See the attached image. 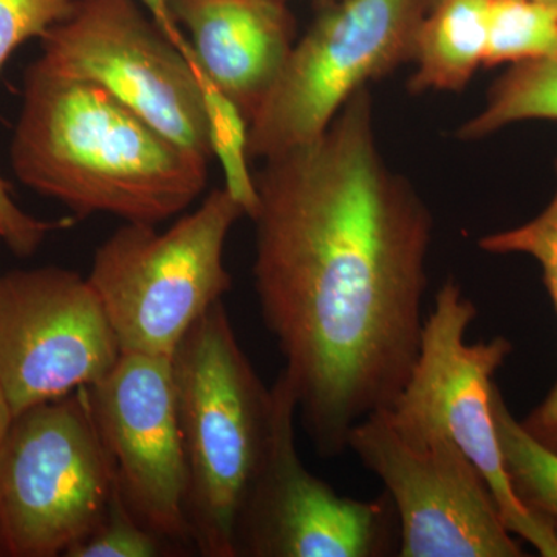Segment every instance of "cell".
<instances>
[{
  "label": "cell",
  "mask_w": 557,
  "mask_h": 557,
  "mask_svg": "<svg viewBox=\"0 0 557 557\" xmlns=\"http://www.w3.org/2000/svg\"><path fill=\"white\" fill-rule=\"evenodd\" d=\"M255 182L260 314L314 448L338 457L416 364L434 219L381 153L369 87Z\"/></svg>",
  "instance_id": "cell-1"
},
{
  "label": "cell",
  "mask_w": 557,
  "mask_h": 557,
  "mask_svg": "<svg viewBox=\"0 0 557 557\" xmlns=\"http://www.w3.org/2000/svg\"><path fill=\"white\" fill-rule=\"evenodd\" d=\"M491 0H442L417 35L410 94L460 91L485 65Z\"/></svg>",
  "instance_id": "cell-14"
},
{
  "label": "cell",
  "mask_w": 557,
  "mask_h": 557,
  "mask_svg": "<svg viewBox=\"0 0 557 557\" xmlns=\"http://www.w3.org/2000/svg\"><path fill=\"white\" fill-rule=\"evenodd\" d=\"M0 556H9L7 555V548L5 545H3L2 537H0Z\"/></svg>",
  "instance_id": "cell-27"
},
{
  "label": "cell",
  "mask_w": 557,
  "mask_h": 557,
  "mask_svg": "<svg viewBox=\"0 0 557 557\" xmlns=\"http://www.w3.org/2000/svg\"><path fill=\"white\" fill-rule=\"evenodd\" d=\"M347 449L386 487L398 518L397 556H525L486 480L449 438L406 442L379 410L351 429Z\"/></svg>",
  "instance_id": "cell-9"
},
{
  "label": "cell",
  "mask_w": 557,
  "mask_h": 557,
  "mask_svg": "<svg viewBox=\"0 0 557 557\" xmlns=\"http://www.w3.org/2000/svg\"><path fill=\"white\" fill-rule=\"evenodd\" d=\"M536 2L547 3V5H552L557 9V0H536Z\"/></svg>",
  "instance_id": "cell-26"
},
{
  "label": "cell",
  "mask_w": 557,
  "mask_h": 557,
  "mask_svg": "<svg viewBox=\"0 0 557 557\" xmlns=\"http://www.w3.org/2000/svg\"><path fill=\"white\" fill-rule=\"evenodd\" d=\"M14 416L9 405V399L3 395L2 388H0V446H2L3 440L9 434L11 423H13Z\"/></svg>",
  "instance_id": "cell-24"
},
{
  "label": "cell",
  "mask_w": 557,
  "mask_h": 557,
  "mask_svg": "<svg viewBox=\"0 0 557 557\" xmlns=\"http://www.w3.org/2000/svg\"><path fill=\"white\" fill-rule=\"evenodd\" d=\"M528 120L557 121V53L512 65L491 87L485 108L458 127L457 138L478 141Z\"/></svg>",
  "instance_id": "cell-15"
},
{
  "label": "cell",
  "mask_w": 557,
  "mask_h": 557,
  "mask_svg": "<svg viewBox=\"0 0 557 557\" xmlns=\"http://www.w3.org/2000/svg\"><path fill=\"white\" fill-rule=\"evenodd\" d=\"M479 247L491 255H525L536 260L557 313V190L547 208L516 228L487 234ZM531 437L557 454V381L547 397L520 421Z\"/></svg>",
  "instance_id": "cell-18"
},
{
  "label": "cell",
  "mask_w": 557,
  "mask_h": 557,
  "mask_svg": "<svg viewBox=\"0 0 557 557\" xmlns=\"http://www.w3.org/2000/svg\"><path fill=\"white\" fill-rule=\"evenodd\" d=\"M475 318L474 302L448 278L424 319L409 379L383 409L384 416L406 442L421 443L434 435L449 438L486 480L508 530L539 555L557 557L555 533L516 496L498 445L491 391L497 370L511 355V341L496 336L468 343Z\"/></svg>",
  "instance_id": "cell-5"
},
{
  "label": "cell",
  "mask_w": 557,
  "mask_h": 557,
  "mask_svg": "<svg viewBox=\"0 0 557 557\" xmlns=\"http://www.w3.org/2000/svg\"><path fill=\"white\" fill-rule=\"evenodd\" d=\"M245 215L225 188L159 233L124 222L94 256L89 282L121 354L171 358L180 341L230 292L225 244Z\"/></svg>",
  "instance_id": "cell-4"
},
{
  "label": "cell",
  "mask_w": 557,
  "mask_h": 557,
  "mask_svg": "<svg viewBox=\"0 0 557 557\" xmlns=\"http://www.w3.org/2000/svg\"><path fill=\"white\" fill-rule=\"evenodd\" d=\"M115 487L87 388L24 410L0 446L7 555L64 556L100 525Z\"/></svg>",
  "instance_id": "cell-6"
},
{
  "label": "cell",
  "mask_w": 557,
  "mask_h": 557,
  "mask_svg": "<svg viewBox=\"0 0 557 557\" xmlns=\"http://www.w3.org/2000/svg\"><path fill=\"white\" fill-rule=\"evenodd\" d=\"M170 544L135 519L115 487L104 519L94 533L73 545L65 557H159Z\"/></svg>",
  "instance_id": "cell-20"
},
{
  "label": "cell",
  "mask_w": 557,
  "mask_h": 557,
  "mask_svg": "<svg viewBox=\"0 0 557 557\" xmlns=\"http://www.w3.org/2000/svg\"><path fill=\"white\" fill-rule=\"evenodd\" d=\"M428 11V0H338L324 7L249 121V160L313 141L358 90L413 61Z\"/></svg>",
  "instance_id": "cell-7"
},
{
  "label": "cell",
  "mask_w": 557,
  "mask_h": 557,
  "mask_svg": "<svg viewBox=\"0 0 557 557\" xmlns=\"http://www.w3.org/2000/svg\"><path fill=\"white\" fill-rule=\"evenodd\" d=\"M78 0H0V73L22 44L42 39L67 20Z\"/></svg>",
  "instance_id": "cell-21"
},
{
  "label": "cell",
  "mask_w": 557,
  "mask_h": 557,
  "mask_svg": "<svg viewBox=\"0 0 557 557\" xmlns=\"http://www.w3.org/2000/svg\"><path fill=\"white\" fill-rule=\"evenodd\" d=\"M87 392L126 507L168 544H193L171 358L121 354Z\"/></svg>",
  "instance_id": "cell-12"
},
{
  "label": "cell",
  "mask_w": 557,
  "mask_h": 557,
  "mask_svg": "<svg viewBox=\"0 0 557 557\" xmlns=\"http://www.w3.org/2000/svg\"><path fill=\"white\" fill-rule=\"evenodd\" d=\"M138 2L148 10L161 30L166 33L175 44L185 36V33L182 32L174 16H172L171 0H138Z\"/></svg>",
  "instance_id": "cell-23"
},
{
  "label": "cell",
  "mask_w": 557,
  "mask_h": 557,
  "mask_svg": "<svg viewBox=\"0 0 557 557\" xmlns=\"http://www.w3.org/2000/svg\"><path fill=\"white\" fill-rule=\"evenodd\" d=\"M177 46L188 60L199 83L209 148L222 166L223 177H225L223 188L228 190L230 196L244 208L245 215L252 218L259 201L255 175H251L248 168V120L234 101L226 97L215 86L214 81L209 78L208 73L200 67L190 51L188 38L183 36L178 39Z\"/></svg>",
  "instance_id": "cell-17"
},
{
  "label": "cell",
  "mask_w": 557,
  "mask_h": 557,
  "mask_svg": "<svg viewBox=\"0 0 557 557\" xmlns=\"http://www.w3.org/2000/svg\"><path fill=\"white\" fill-rule=\"evenodd\" d=\"M171 368L193 544L205 557H237V523L273 440V388L245 355L222 300L183 336Z\"/></svg>",
  "instance_id": "cell-3"
},
{
  "label": "cell",
  "mask_w": 557,
  "mask_h": 557,
  "mask_svg": "<svg viewBox=\"0 0 557 557\" xmlns=\"http://www.w3.org/2000/svg\"><path fill=\"white\" fill-rule=\"evenodd\" d=\"M491 403L512 491L528 511L557 537V454L528 434L512 416L496 383L491 391Z\"/></svg>",
  "instance_id": "cell-16"
},
{
  "label": "cell",
  "mask_w": 557,
  "mask_h": 557,
  "mask_svg": "<svg viewBox=\"0 0 557 557\" xmlns=\"http://www.w3.org/2000/svg\"><path fill=\"white\" fill-rule=\"evenodd\" d=\"M120 357L89 278L60 267L0 274V388L14 417L94 386Z\"/></svg>",
  "instance_id": "cell-11"
},
{
  "label": "cell",
  "mask_w": 557,
  "mask_h": 557,
  "mask_svg": "<svg viewBox=\"0 0 557 557\" xmlns=\"http://www.w3.org/2000/svg\"><path fill=\"white\" fill-rule=\"evenodd\" d=\"M28 188L79 218L159 225L207 188L208 159L182 148L90 81L35 61L10 146Z\"/></svg>",
  "instance_id": "cell-2"
},
{
  "label": "cell",
  "mask_w": 557,
  "mask_h": 557,
  "mask_svg": "<svg viewBox=\"0 0 557 557\" xmlns=\"http://www.w3.org/2000/svg\"><path fill=\"white\" fill-rule=\"evenodd\" d=\"M190 51L226 97L251 121L276 86L296 44L284 0H171Z\"/></svg>",
  "instance_id": "cell-13"
},
{
  "label": "cell",
  "mask_w": 557,
  "mask_h": 557,
  "mask_svg": "<svg viewBox=\"0 0 557 557\" xmlns=\"http://www.w3.org/2000/svg\"><path fill=\"white\" fill-rule=\"evenodd\" d=\"M557 53V9L536 0H491L485 67Z\"/></svg>",
  "instance_id": "cell-19"
},
{
  "label": "cell",
  "mask_w": 557,
  "mask_h": 557,
  "mask_svg": "<svg viewBox=\"0 0 557 557\" xmlns=\"http://www.w3.org/2000/svg\"><path fill=\"white\" fill-rule=\"evenodd\" d=\"M284 2H287V0H284ZM313 2L322 3V5L327 7L332 5V3L338 2V0H313Z\"/></svg>",
  "instance_id": "cell-25"
},
{
  "label": "cell",
  "mask_w": 557,
  "mask_h": 557,
  "mask_svg": "<svg viewBox=\"0 0 557 557\" xmlns=\"http://www.w3.org/2000/svg\"><path fill=\"white\" fill-rule=\"evenodd\" d=\"M438 2H442V0H428L429 10H431L432 7L437 5Z\"/></svg>",
  "instance_id": "cell-28"
},
{
  "label": "cell",
  "mask_w": 557,
  "mask_h": 557,
  "mask_svg": "<svg viewBox=\"0 0 557 557\" xmlns=\"http://www.w3.org/2000/svg\"><path fill=\"white\" fill-rule=\"evenodd\" d=\"M40 40L44 65L97 84L182 148L211 159L196 75L138 0H78Z\"/></svg>",
  "instance_id": "cell-8"
},
{
  "label": "cell",
  "mask_w": 557,
  "mask_h": 557,
  "mask_svg": "<svg viewBox=\"0 0 557 557\" xmlns=\"http://www.w3.org/2000/svg\"><path fill=\"white\" fill-rule=\"evenodd\" d=\"M72 222H46L28 214L11 196L10 185L0 175V240L13 255L28 258L53 230Z\"/></svg>",
  "instance_id": "cell-22"
},
{
  "label": "cell",
  "mask_w": 557,
  "mask_h": 557,
  "mask_svg": "<svg viewBox=\"0 0 557 557\" xmlns=\"http://www.w3.org/2000/svg\"><path fill=\"white\" fill-rule=\"evenodd\" d=\"M273 394V440L237 523V557L397 555L398 518L388 494L344 497L311 474L296 448L298 399L284 372Z\"/></svg>",
  "instance_id": "cell-10"
}]
</instances>
